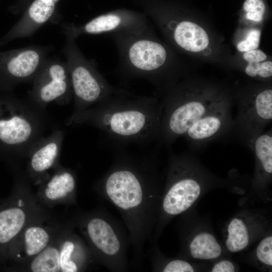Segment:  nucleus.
<instances>
[{
    "label": "nucleus",
    "mask_w": 272,
    "mask_h": 272,
    "mask_svg": "<svg viewBox=\"0 0 272 272\" xmlns=\"http://www.w3.org/2000/svg\"><path fill=\"white\" fill-rule=\"evenodd\" d=\"M156 157L136 156L116 147L112 163L94 186L119 211L132 248L131 264L139 266L159 210L160 177Z\"/></svg>",
    "instance_id": "obj_1"
},
{
    "label": "nucleus",
    "mask_w": 272,
    "mask_h": 272,
    "mask_svg": "<svg viewBox=\"0 0 272 272\" xmlns=\"http://www.w3.org/2000/svg\"><path fill=\"white\" fill-rule=\"evenodd\" d=\"M163 103L156 97L135 95L120 88L95 105L74 112L70 124L94 126L116 147L157 141Z\"/></svg>",
    "instance_id": "obj_2"
},
{
    "label": "nucleus",
    "mask_w": 272,
    "mask_h": 272,
    "mask_svg": "<svg viewBox=\"0 0 272 272\" xmlns=\"http://www.w3.org/2000/svg\"><path fill=\"white\" fill-rule=\"evenodd\" d=\"M117 51L118 75L123 79H143L166 92L174 85L166 70L169 53L151 28L138 33L110 35Z\"/></svg>",
    "instance_id": "obj_3"
},
{
    "label": "nucleus",
    "mask_w": 272,
    "mask_h": 272,
    "mask_svg": "<svg viewBox=\"0 0 272 272\" xmlns=\"http://www.w3.org/2000/svg\"><path fill=\"white\" fill-rule=\"evenodd\" d=\"M80 232L94 262L114 272L128 269V232L119 221L103 208L79 212L72 220Z\"/></svg>",
    "instance_id": "obj_4"
},
{
    "label": "nucleus",
    "mask_w": 272,
    "mask_h": 272,
    "mask_svg": "<svg viewBox=\"0 0 272 272\" xmlns=\"http://www.w3.org/2000/svg\"><path fill=\"white\" fill-rule=\"evenodd\" d=\"M229 98L215 89L192 90L186 85L170 88L161 101L163 108L158 148L170 149L195 122Z\"/></svg>",
    "instance_id": "obj_5"
},
{
    "label": "nucleus",
    "mask_w": 272,
    "mask_h": 272,
    "mask_svg": "<svg viewBox=\"0 0 272 272\" xmlns=\"http://www.w3.org/2000/svg\"><path fill=\"white\" fill-rule=\"evenodd\" d=\"M72 220L65 223L51 243L18 270L32 272H78L94 262L82 236L75 232Z\"/></svg>",
    "instance_id": "obj_6"
},
{
    "label": "nucleus",
    "mask_w": 272,
    "mask_h": 272,
    "mask_svg": "<svg viewBox=\"0 0 272 272\" xmlns=\"http://www.w3.org/2000/svg\"><path fill=\"white\" fill-rule=\"evenodd\" d=\"M196 165L189 153L170 155L167 187L160 202L156 221L158 225L154 235L166 220L184 213L198 198L201 185Z\"/></svg>",
    "instance_id": "obj_7"
},
{
    "label": "nucleus",
    "mask_w": 272,
    "mask_h": 272,
    "mask_svg": "<svg viewBox=\"0 0 272 272\" xmlns=\"http://www.w3.org/2000/svg\"><path fill=\"white\" fill-rule=\"evenodd\" d=\"M76 40L65 36L62 49L74 98V112L95 105L120 89L111 85L98 71L95 62L85 57Z\"/></svg>",
    "instance_id": "obj_8"
},
{
    "label": "nucleus",
    "mask_w": 272,
    "mask_h": 272,
    "mask_svg": "<svg viewBox=\"0 0 272 272\" xmlns=\"http://www.w3.org/2000/svg\"><path fill=\"white\" fill-rule=\"evenodd\" d=\"M50 210L40 202L26 183L16 185L0 204V266H5L10 248L25 228L52 216Z\"/></svg>",
    "instance_id": "obj_9"
},
{
    "label": "nucleus",
    "mask_w": 272,
    "mask_h": 272,
    "mask_svg": "<svg viewBox=\"0 0 272 272\" xmlns=\"http://www.w3.org/2000/svg\"><path fill=\"white\" fill-rule=\"evenodd\" d=\"M237 100V115L229 135L249 149L255 139L271 122L272 89L241 95Z\"/></svg>",
    "instance_id": "obj_10"
},
{
    "label": "nucleus",
    "mask_w": 272,
    "mask_h": 272,
    "mask_svg": "<svg viewBox=\"0 0 272 272\" xmlns=\"http://www.w3.org/2000/svg\"><path fill=\"white\" fill-rule=\"evenodd\" d=\"M65 36L74 39L82 35L138 33L150 28L149 18L143 12L120 8L100 14L83 25L65 24Z\"/></svg>",
    "instance_id": "obj_11"
},
{
    "label": "nucleus",
    "mask_w": 272,
    "mask_h": 272,
    "mask_svg": "<svg viewBox=\"0 0 272 272\" xmlns=\"http://www.w3.org/2000/svg\"><path fill=\"white\" fill-rule=\"evenodd\" d=\"M65 224L58 223L52 216L29 224L10 248L5 266L17 270L43 251Z\"/></svg>",
    "instance_id": "obj_12"
},
{
    "label": "nucleus",
    "mask_w": 272,
    "mask_h": 272,
    "mask_svg": "<svg viewBox=\"0 0 272 272\" xmlns=\"http://www.w3.org/2000/svg\"><path fill=\"white\" fill-rule=\"evenodd\" d=\"M32 83L29 96L41 107L52 102L65 104L73 97L65 61L47 58Z\"/></svg>",
    "instance_id": "obj_13"
},
{
    "label": "nucleus",
    "mask_w": 272,
    "mask_h": 272,
    "mask_svg": "<svg viewBox=\"0 0 272 272\" xmlns=\"http://www.w3.org/2000/svg\"><path fill=\"white\" fill-rule=\"evenodd\" d=\"M49 49L32 45L0 51V84L32 82L48 58Z\"/></svg>",
    "instance_id": "obj_14"
},
{
    "label": "nucleus",
    "mask_w": 272,
    "mask_h": 272,
    "mask_svg": "<svg viewBox=\"0 0 272 272\" xmlns=\"http://www.w3.org/2000/svg\"><path fill=\"white\" fill-rule=\"evenodd\" d=\"M230 98L195 122L183 136L190 149L197 150L229 135L233 124Z\"/></svg>",
    "instance_id": "obj_15"
},
{
    "label": "nucleus",
    "mask_w": 272,
    "mask_h": 272,
    "mask_svg": "<svg viewBox=\"0 0 272 272\" xmlns=\"http://www.w3.org/2000/svg\"><path fill=\"white\" fill-rule=\"evenodd\" d=\"M8 116L0 118V140L7 145L25 147L37 134V121L23 105H8Z\"/></svg>",
    "instance_id": "obj_16"
},
{
    "label": "nucleus",
    "mask_w": 272,
    "mask_h": 272,
    "mask_svg": "<svg viewBox=\"0 0 272 272\" xmlns=\"http://www.w3.org/2000/svg\"><path fill=\"white\" fill-rule=\"evenodd\" d=\"M36 195L42 204L50 209L59 204H75L77 195L75 172L65 168L57 169L41 183Z\"/></svg>",
    "instance_id": "obj_17"
},
{
    "label": "nucleus",
    "mask_w": 272,
    "mask_h": 272,
    "mask_svg": "<svg viewBox=\"0 0 272 272\" xmlns=\"http://www.w3.org/2000/svg\"><path fill=\"white\" fill-rule=\"evenodd\" d=\"M63 132L55 131L33 146L28 156L27 172L34 182L42 183L47 172L56 164L59 156Z\"/></svg>",
    "instance_id": "obj_18"
},
{
    "label": "nucleus",
    "mask_w": 272,
    "mask_h": 272,
    "mask_svg": "<svg viewBox=\"0 0 272 272\" xmlns=\"http://www.w3.org/2000/svg\"><path fill=\"white\" fill-rule=\"evenodd\" d=\"M56 2L34 0L22 17L0 38V47L11 41L32 35L54 14Z\"/></svg>",
    "instance_id": "obj_19"
},
{
    "label": "nucleus",
    "mask_w": 272,
    "mask_h": 272,
    "mask_svg": "<svg viewBox=\"0 0 272 272\" xmlns=\"http://www.w3.org/2000/svg\"><path fill=\"white\" fill-rule=\"evenodd\" d=\"M164 29L171 32L174 43L181 48L190 52H199L209 44L208 35L200 26L192 22L170 19L167 22H155Z\"/></svg>",
    "instance_id": "obj_20"
},
{
    "label": "nucleus",
    "mask_w": 272,
    "mask_h": 272,
    "mask_svg": "<svg viewBox=\"0 0 272 272\" xmlns=\"http://www.w3.org/2000/svg\"><path fill=\"white\" fill-rule=\"evenodd\" d=\"M255 155L257 175L267 178L272 173V130L262 132L252 142L249 149Z\"/></svg>",
    "instance_id": "obj_21"
},
{
    "label": "nucleus",
    "mask_w": 272,
    "mask_h": 272,
    "mask_svg": "<svg viewBox=\"0 0 272 272\" xmlns=\"http://www.w3.org/2000/svg\"><path fill=\"white\" fill-rule=\"evenodd\" d=\"M191 256L198 259H212L218 257L222 249L215 237L209 233L197 235L190 242L189 246Z\"/></svg>",
    "instance_id": "obj_22"
},
{
    "label": "nucleus",
    "mask_w": 272,
    "mask_h": 272,
    "mask_svg": "<svg viewBox=\"0 0 272 272\" xmlns=\"http://www.w3.org/2000/svg\"><path fill=\"white\" fill-rule=\"evenodd\" d=\"M228 236L226 246L231 252H237L245 249L249 243V235L246 225L242 220L234 218L228 227Z\"/></svg>",
    "instance_id": "obj_23"
},
{
    "label": "nucleus",
    "mask_w": 272,
    "mask_h": 272,
    "mask_svg": "<svg viewBox=\"0 0 272 272\" xmlns=\"http://www.w3.org/2000/svg\"><path fill=\"white\" fill-rule=\"evenodd\" d=\"M245 73L252 78H270L272 76V62L270 61L262 63L248 62L245 69Z\"/></svg>",
    "instance_id": "obj_24"
},
{
    "label": "nucleus",
    "mask_w": 272,
    "mask_h": 272,
    "mask_svg": "<svg viewBox=\"0 0 272 272\" xmlns=\"http://www.w3.org/2000/svg\"><path fill=\"white\" fill-rule=\"evenodd\" d=\"M243 9L246 12L247 19L260 22L262 20L265 7L262 0H246Z\"/></svg>",
    "instance_id": "obj_25"
},
{
    "label": "nucleus",
    "mask_w": 272,
    "mask_h": 272,
    "mask_svg": "<svg viewBox=\"0 0 272 272\" xmlns=\"http://www.w3.org/2000/svg\"><path fill=\"white\" fill-rule=\"evenodd\" d=\"M153 270L163 272H192L194 269L188 262L179 259H172L165 262Z\"/></svg>",
    "instance_id": "obj_26"
},
{
    "label": "nucleus",
    "mask_w": 272,
    "mask_h": 272,
    "mask_svg": "<svg viewBox=\"0 0 272 272\" xmlns=\"http://www.w3.org/2000/svg\"><path fill=\"white\" fill-rule=\"evenodd\" d=\"M258 259L263 263L272 265V237H266L262 239L256 249Z\"/></svg>",
    "instance_id": "obj_27"
},
{
    "label": "nucleus",
    "mask_w": 272,
    "mask_h": 272,
    "mask_svg": "<svg viewBox=\"0 0 272 272\" xmlns=\"http://www.w3.org/2000/svg\"><path fill=\"white\" fill-rule=\"evenodd\" d=\"M260 34V31L258 29H251L248 32L245 39L240 41L237 44V49L241 52H246L257 48L259 46Z\"/></svg>",
    "instance_id": "obj_28"
},
{
    "label": "nucleus",
    "mask_w": 272,
    "mask_h": 272,
    "mask_svg": "<svg viewBox=\"0 0 272 272\" xmlns=\"http://www.w3.org/2000/svg\"><path fill=\"white\" fill-rule=\"evenodd\" d=\"M243 58L248 62H260L266 58V55L260 50H252L245 52Z\"/></svg>",
    "instance_id": "obj_29"
},
{
    "label": "nucleus",
    "mask_w": 272,
    "mask_h": 272,
    "mask_svg": "<svg viewBox=\"0 0 272 272\" xmlns=\"http://www.w3.org/2000/svg\"><path fill=\"white\" fill-rule=\"evenodd\" d=\"M211 271L213 272H233L235 271V267L232 262L225 260L216 263Z\"/></svg>",
    "instance_id": "obj_30"
},
{
    "label": "nucleus",
    "mask_w": 272,
    "mask_h": 272,
    "mask_svg": "<svg viewBox=\"0 0 272 272\" xmlns=\"http://www.w3.org/2000/svg\"><path fill=\"white\" fill-rule=\"evenodd\" d=\"M53 1H55L56 2L58 1V0H53Z\"/></svg>",
    "instance_id": "obj_31"
}]
</instances>
